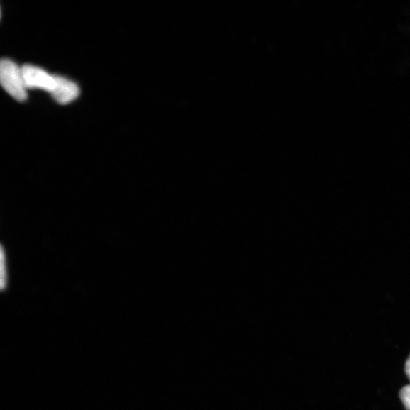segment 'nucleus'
<instances>
[{
    "mask_svg": "<svg viewBox=\"0 0 410 410\" xmlns=\"http://www.w3.org/2000/svg\"><path fill=\"white\" fill-rule=\"evenodd\" d=\"M0 82L4 90L16 101L23 102L28 99V89L24 80L23 69L9 59L0 63Z\"/></svg>",
    "mask_w": 410,
    "mask_h": 410,
    "instance_id": "1",
    "label": "nucleus"
},
{
    "mask_svg": "<svg viewBox=\"0 0 410 410\" xmlns=\"http://www.w3.org/2000/svg\"><path fill=\"white\" fill-rule=\"evenodd\" d=\"M0 257H1V259H0V260H1V262H0V264H1L0 265V267H1V272H0V274H1V278H0V279H1V283H0V286H1V288L4 289L7 284V275L6 267V256L3 247L1 248V253H0Z\"/></svg>",
    "mask_w": 410,
    "mask_h": 410,
    "instance_id": "4",
    "label": "nucleus"
},
{
    "mask_svg": "<svg viewBox=\"0 0 410 410\" xmlns=\"http://www.w3.org/2000/svg\"><path fill=\"white\" fill-rule=\"evenodd\" d=\"M405 372L408 377L409 380L410 381V355L406 362Z\"/></svg>",
    "mask_w": 410,
    "mask_h": 410,
    "instance_id": "6",
    "label": "nucleus"
},
{
    "mask_svg": "<svg viewBox=\"0 0 410 410\" xmlns=\"http://www.w3.org/2000/svg\"><path fill=\"white\" fill-rule=\"evenodd\" d=\"M23 73L27 89H41L51 94L57 84L56 74H50L45 70L25 65Z\"/></svg>",
    "mask_w": 410,
    "mask_h": 410,
    "instance_id": "2",
    "label": "nucleus"
},
{
    "mask_svg": "<svg viewBox=\"0 0 410 410\" xmlns=\"http://www.w3.org/2000/svg\"><path fill=\"white\" fill-rule=\"evenodd\" d=\"M401 400L406 410H410V385L402 388L400 392Z\"/></svg>",
    "mask_w": 410,
    "mask_h": 410,
    "instance_id": "5",
    "label": "nucleus"
},
{
    "mask_svg": "<svg viewBox=\"0 0 410 410\" xmlns=\"http://www.w3.org/2000/svg\"><path fill=\"white\" fill-rule=\"evenodd\" d=\"M57 84L51 92L54 100L60 104H68L78 99L79 86L74 82L56 74Z\"/></svg>",
    "mask_w": 410,
    "mask_h": 410,
    "instance_id": "3",
    "label": "nucleus"
}]
</instances>
